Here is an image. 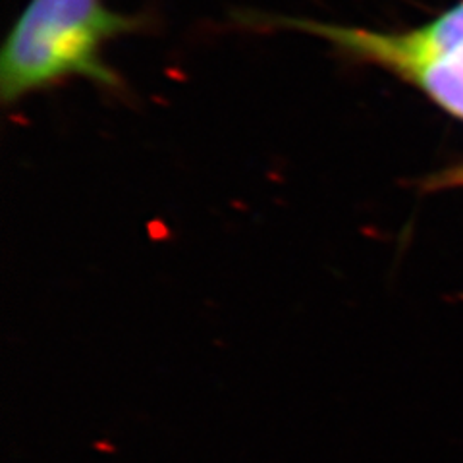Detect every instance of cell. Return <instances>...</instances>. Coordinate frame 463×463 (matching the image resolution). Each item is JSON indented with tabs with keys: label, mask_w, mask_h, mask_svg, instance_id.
<instances>
[{
	"label": "cell",
	"mask_w": 463,
	"mask_h": 463,
	"mask_svg": "<svg viewBox=\"0 0 463 463\" xmlns=\"http://www.w3.org/2000/svg\"><path fill=\"white\" fill-rule=\"evenodd\" d=\"M145 25L143 16L112 10L105 0H29L0 51V99L12 105L71 80L120 93L124 80L105 47Z\"/></svg>",
	"instance_id": "1"
},
{
	"label": "cell",
	"mask_w": 463,
	"mask_h": 463,
	"mask_svg": "<svg viewBox=\"0 0 463 463\" xmlns=\"http://www.w3.org/2000/svg\"><path fill=\"white\" fill-rule=\"evenodd\" d=\"M386 71L411 83L440 109L463 120V47L440 56L402 61Z\"/></svg>",
	"instance_id": "2"
},
{
	"label": "cell",
	"mask_w": 463,
	"mask_h": 463,
	"mask_svg": "<svg viewBox=\"0 0 463 463\" xmlns=\"http://www.w3.org/2000/svg\"><path fill=\"white\" fill-rule=\"evenodd\" d=\"M456 185H463V165L450 170H444L427 182L429 190H440V187H456Z\"/></svg>",
	"instance_id": "3"
}]
</instances>
